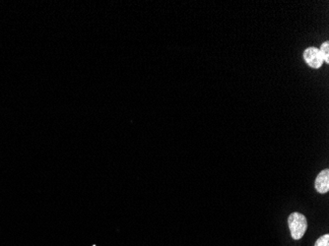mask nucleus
<instances>
[{
    "mask_svg": "<svg viewBox=\"0 0 329 246\" xmlns=\"http://www.w3.org/2000/svg\"><path fill=\"white\" fill-rule=\"evenodd\" d=\"M290 232L293 239L299 240L303 236L308 230V220L303 214L292 213L288 218Z\"/></svg>",
    "mask_w": 329,
    "mask_h": 246,
    "instance_id": "obj_1",
    "label": "nucleus"
},
{
    "mask_svg": "<svg viewBox=\"0 0 329 246\" xmlns=\"http://www.w3.org/2000/svg\"><path fill=\"white\" fill-rule=\"evenodd\" d=\"M303 56L305 63L309 65L310 67H312V68L318 69V68H320V66L323 63V59H322V56H321V54L319 52V50L316 49V48H314V47L308 48L303 52Z\"/></svg>",
    "mask_w": 329,
    "mask_h": 246,
    "instance_id": "obj_2",
    "label": "nucleus"
},
{
    "mask_svg": "<svg viewBox=\"0 0 329 246\" xmlns=\"http://www.w3.org/2000/svg\"><path fill=\"white\" fill-rule=\"evenodd\" d=\"M315 187L316 190L320 193L324 194L328 192L329 190V170L324 169L318 173L316 176V182H315Z\"/></svg>",
    "mask_w": 329,
    "mask_h": 246,
    "instance_id": "obj_3",
    "label": "nucleus"
},
{
    "mask_svg": "<svg viewBox=\"0 0 329 246\" xmlns=\"http://www.w3.org/2000/svg\"><path fill=\"white\" fill-rule=\"evenodd\" d=\"M319 52L322 56L323 61H325L326 63H329V42L328 41H324L320 49H319Z\"/></svg>",
    "mask_w": 329,
    "mask_h": 246,
    "instance_id": "obj_4",
    "label": "nucleus"
},
{
    "mask_svg": "<svg viewBox=\"0 0 329 246\" xmlns=\"http://www.w3.org/2000/svg\"><path fill=\"white\" fill-rule=\"evenodd\" d=\"M315 246H329V235L324 234L316 240Z\"/></svg>",
    "mask_w": 329,
    "mask_h": 246,
    "instance_id": "obj_5",
    "label": "nucleus"
}]
</instances>
